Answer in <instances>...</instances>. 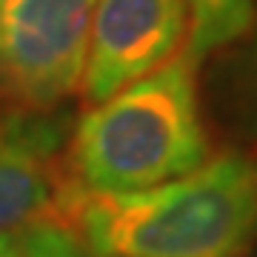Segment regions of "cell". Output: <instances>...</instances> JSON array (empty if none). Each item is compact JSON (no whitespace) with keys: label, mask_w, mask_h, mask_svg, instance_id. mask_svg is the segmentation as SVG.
<instances>
[{"label":"cell","mask_w":257,"mask_h":257,"mask_svg":"<svg viewBox=\"0 0 257 257\" xmlns=\"http://www.w3.org/2000/svg\"><path fill=\"white\" fill-rule=\"evenodd\" d=\"M197 63L175 60L86 111L69 138L72 194H135L183 177L211 155Z\"/></svg>","instance_id":"obj_2"},{"label":"cell","mask_w":257,"mask_h":257,"mask_svg":"<svg viewBox=\"0 0 257 257\" xmlns=\"http://www.w3.org/2000/svg\"><path fill=\"white\" fill-rule=\"evenodd\" d=\"M0 257H92L69 217L46 214L0 234Z\"/></svg>","instance_id":"obj_7"},{"label":"cell","mask_w":257,"mask_h":257,"mask_svg":"<svg viewBox=\"0 0 257 257\" xmlns=\"http://www.w3.org/2000/svg\"><path fill=\"white\" fill-rule=\"evenodd\" d=\"M251 26H257V0H254V23ZM246 83L257 94V29H254V40H251V46L246 52Z\"/></svg>","instance_id":"obj_8"},{"label":"cell","mask_w":257,"mask_h":257,"mask_svg":"<svg viewBox=\"0 0 257 257\" xmlns=\"http://www.w3.org/2000/svg\"><path fill=\"white\" fill-rule=\"evenodd\" d=\"M94 3L0 0V109H63L83 86Z\"/></svg>","instance_id":"obj_3"},{"label":"cell","mask_w":257,"mask_h":257,"mask_svg":"<svg viewBox=\"0 0 257 257\" xmlns=\"http://www.w3.org/2000/svg\"><path fill=\"white\" fill-rule=\"evenodd\" d=\"M189 35L186 55L194 63L248 35L254 23V0H183Z\"/></svg>","instance_id":"obj_6"},{"label":"cell","mask_w":257,"mask_h":257,"mask_svg":"<svg viewBox=\"0 0 257 257\" xmlns=\"http://www.w3.org/2000/svg\"><path fill=\"white\" fill-rule=\"evenodd\" d=\"M63 217L92 257H243L257 240V163L209 157L135 194H69Z\"/></svg>","instance_id":"obj_1"},{"label":"cell","mask_w":257,"mask_h":257,"mask_svg":"<svg viewBox=\"0 0 257 257\" xmlns=\"http://www.w3.org/2000/svg\"><path fill=\"white\" fill-rule=\"evenodd\" d=\"M66 109H0V234L29 220L63 214L72 194Z\"/></svg>","instance_id":"obj_5"},{"label":"cell","mask_w":257,"mask_h":257,"mask_svg":"<svg viewBox=\"0 0 257 257\" xmlns=\"http://www.w3.org/2000/svg\"><path fill=\"white\" fill-rule=\"evenodd\" d=\"M183 0H97L83 74L86 103L109 100L123 86L186 52Z\"/></svg>","instance_id":"obj_4"}]
</instances>
